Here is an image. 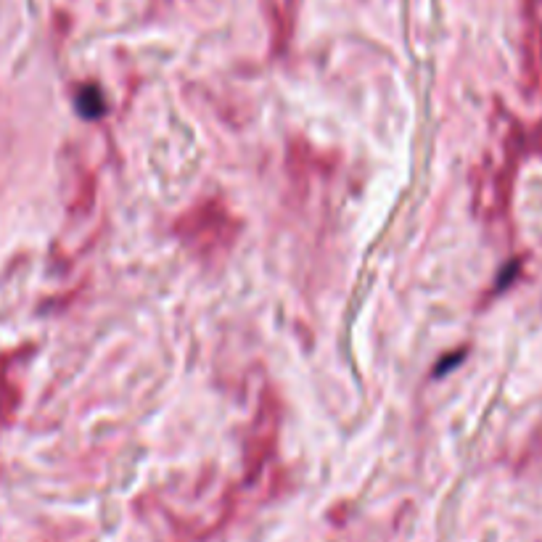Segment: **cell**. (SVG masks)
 <instances>
[{"label":"cell","instance_id":"6da1fadb","mask_svg":"<svg viewBox=\"0 0 542 542\" xmlns=\"http://www.w3.org/2000/svg\"><path fill=\"white\" fill-rule=\"evenodd\" d=\"M172 231L183 241L188 252L196 254L199 260L212 262L228 254L238 231H241V223L223 201L207 199L188 209L183 217H178Z\"/></svg>","mask_w":542,"mask_h":542}]
</instances>
